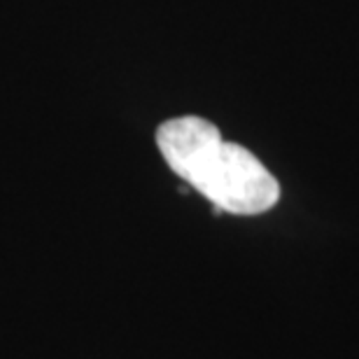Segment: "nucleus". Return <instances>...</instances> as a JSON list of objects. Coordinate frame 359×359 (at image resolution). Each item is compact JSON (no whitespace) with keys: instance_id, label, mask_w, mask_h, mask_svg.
<instances>
[{"instance_id":"1","label":"nucleus","mask_w":359,"mask_h":359,"mask_svg":"<svg viewBox=\"0 0 359 359\" xmlns=\"http://www.w3.org/2000/svg\"><path fill=\"white\" fill-rule=\"evenodd\" d=\"M156 147L170 170L215 205V212L262 215L280 198V184L257 156L222 138L203 117L168 119L156 128Z\"/></svg>"}]
</instances>
